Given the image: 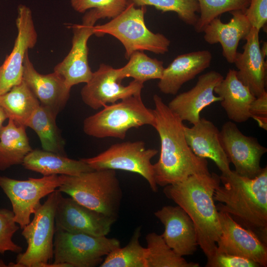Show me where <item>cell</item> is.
I'll use <instances>...</instances> for the list:
<instances>
[{
    "label": "cell",
    "mask_w": 267,
    "mask_h": 267,
    "mask_svg": "<svg viewBox=\"0 0 267 267\" xmlns=\"http://www.w3.org/2000/svg\"><path fill=\"white\" fill-rule=\"evenodd\" d=\"M153 101L154 128L161 142L159 159L153 164L157 185L164 187L193 175L209 174L207 159L197 156L188 146L183 121L158 95H154Z\"/></svg>",
    "instance_id": "6da1fadb"
},
{
    "label": "cell",
    "mask_w": 267,
    "mask_h": 267,
    "mask_svg": "<svg viewBox=\"0 0 267 267\" xmlns=\"http://www.w3.org/2000/svg\"><path fill=\"white\" fill-rule=\"evenodd\" d=\"M214 173L191 175L185 179L164 186V193L183 209L192 220L198 246L207 259L216 252L221 234L219 212L215 204V190L220 184Z\"/></svg>",
    "instance_id": "7a4b0ae2"
},
{
    "label": "cell",
    "mask_w": 267,
    "mask_h": 267,
    "mask_svg": "<svg viewBox=\"0 0 267 267\" xmlns=\"http://www.w3.org/2000/svg\"><path fill=\"white\" fill-rule=\"evenodd\" d=\"M220 184L213 198L218 211L225 212L251 229L267 243V167L253 178L238 175L234 170L220 176Z\"/></svg>",
    "instance_id": "3957f363"
},
{
    "label": "cell",
    "mask_w": 267,
    "mask_h": 267,
    "mask_svg": "<svg viewBox=\"0 0 267 267\" xmlns=\"http://www.w3.org/2000/svg\"><path fill=\"white\" fill-rule=\"evenodd\" d=\"M79 203L117 219L122 190L115 170H93L76 176H65L57 189Z\"/></svg>",
    "instance_id": "277c9868"
},
{
    "label": "cell",
    "mask_w": 267,
    "mask_h": 267,
    "mask_svg": "<svg viewBox=\"0 0 267 267\" xmlns=\"http://www.w3.org/2000/svg\"><path fill=\"white\" fill-rule=\"evenodd\" d=\"M146 10V6L136 8L130 0L126 9L118 16L106 23L94 26L93 35L100 37L109 34L116 38L124 46L127 59L136 51L165 54L169 51L171 42L163 34L154 33L147 27Z\"/></svg>",
    "instance_id": "5b68a950"
},
{
    "label": "cell",
    "mask_w": 267,
    "mask_h": 267,
    "mask_svg": "<svg viewBox=\"0 0 267 267\" xmlns=\"http://www.w3.org/2000/svg\"><path fill=\"white\" fill-rule=\"evenodd\" d=\"M154 125L153 110L145 106L140 94L107 105L87 117L83 122V131L86 134L96 138L124 139L132 128L144 125L154 127Z\"/></svg>",
    "instance_id": "8992f818"
},
{
    "label": "cell",
    "mask_w": 267,
    "mask_h": 267,
    "mask_svg": "<svg viewBox=\"0 0 267 267\" xmlns=\"http://www.w3.org/2000/svg\"><path fill=\"white\" fill-rule=\"evenodd\" d=\"M62 195L57 189L49 194L34 213L32 221L22 228L21 234L27 242V248L25 252L18 254L15 263H10L8 267H36L52 258L55 211Z\"/></svg>",
    "instance_id": "52a82bcc"
},
{
    "label": "cell",
    "mask_w": 267,
    "mask_h": 267,
    "mask_svg": "<svg viewBox=\"0 0 267 267\" xmlns=\"http://www.w3.org/2000/svg\"><path fill=\"white\" fill-rule=\"evenodd\" d=\"M120 247V241L115 238L55 229L53 263H66L71 267H93L100 265L104 256Z\"/></svg>",
    "instance_id": "ba28073f"
},
{
    "label": "cell",
    "mask_w": 267,
    "mask_h": 267,
    "mask_svg": "<svg viewBox=\"0 0 267 267\" xmlns=\"http://www.w3.org/2000/svg\"><path fill=\"white\" fill-rule=\"evenodd\" d=\"M156 149L146 148L141 140L112 145L97 155L81 159L93 170H119L136 173L148 182L153 192L158 191L151 160L158 153Z\"/></svg>",
    "instance_id": "9c48e42d"
},
{
    "label": "cell",
    "mask_w": 267,
    "mask_h": 267,
    "mask_svg": "<svg viewBox=\"0 0 267 267\" xmlns=\"http://www.w3.org/2000/svg\"><path fill=\"white\" fill-rule=\"evenodd\" d=\"M65 175H51L41 178H29L17 180L0 176V187L10 200L14 219L21 228L30 222L41 205V199L50 194L62 184Z\"/></svg>",
    "instance_id": "30bf717a"
},
{
    "label": "cell",
    "mask_w": 267,
    "mask_h": 267,
    "mask_svg": "<svg viewBox=\"0 0 267 267\" xmlns=\"http://www.w3.org/2000/svg\"><path fill=\"white\" fill-rule=\"evenodd\" d=\"M100 18L94 9L87 11L82 23L71 25L73 33L72 47L64 59L54 68V71L63 79L70 89L80 83H87L93 72L88 62L89 39L93 35L95 23Z\"/></svg>",
    "instance_id": "8fae6325"
},
{
    "label": "cell",
    "mask_w": 267,
    "mask_h": 267,
    "mask_svg": "<svg viewBox=\"0 0 267 267\" xmlns=\"http://www.w3.org/2000/svg\"><path fill=\"white\" fill-rule=\"evenodd\" d=\"M223 149L238 175L253 178L262 171L260 162L267 152L257 138L244 134L233 122H225L220 131Z\"/></svg>",
    "instance_id": "7c38bea8"
},
{
    "label": "cell",
    "mask_w": 267,
    "mask_h": 267,
    "mask_svg": "<svg viewBox=\"0 0 267 267\" xmlns=\"http://www.w3.org/2000/svg\"><path fill=\"white\" fill-rule=\"evenodd\" d=\"M121 82L118 69L102 63L82 89V99L87 105L97 110L118 100L141 94L143 83L134 80L125 86Z\"/></svg>",
    "instance_id": "4fadbf2b"
},
{
    "label": "cell",
    "mask_w": 267,
    "mask_h": 267,
    "mask_svg": "<svg viewBox=\"0 0 267 267\" xmlns=\"http://www.w3.org/2000/svg\"><path fill=\"white\" fill-rule=\"evenodd\" d=\"M17 36L12 51L0 66V95L8 91L22 81L23 62L28 49L37 41L32 11L21 4L16 20Z\"/></svg>",
    "instance_id": "5bb4252c"
},
{
    "label": "cell",
    "mask_w": 267,
    "mask_h": 267,
    "mask_svg": "<svg viewBox=\"0 0 267 267\" xmlns=\"http://www.w3.org/2000/svg\"><path fill=\"white\" fill-rule=\"evenodd\" d=\"M218 212L221 234L217 243L216 252L246 258L260 267H266L267 243L253 231L238 223L228 214Z\"/></svg>",
    "instance_id": "9a60e30c"
},
{
    "label": "cell",
    "mask_w": 267,
    "mask_h": 267,
    "mask_svg": "<svg viewBox=\"0 0 267 267\" xmlns=\"http://www.w3.org/2000/svg\"><path fill=\"white\" fill-rule=\"evenodd\" d=\"M116 219L89 209L71 197L61 196L55 211L56 229L106 236Z\"/></svg>",
    "instance_id": "2e32d148"
},
{
    "label": "cell",
    "mask_w": 267,
    "mask_h": 267,
    "mask_svg": "<svg viewBox=\"0 0 267 267\" xmlns=\"http://www.w3.org/2000/svg\"><path fill=\"white\" fill-rule=\"evenodd\" d=\"M223 79V76L215 71L204 74L192 89L177 95L167 105L182 121L195 124L199 121L200 113L204 108L222 101L214 94V89Z\"/></svg>",
    "instance_id": "e0dca14e"
},
{
    "label": "cell",
    "mask_w": 267,
    "mask_h": 267,
    "mask_svg": "<svg viewBox=\"0 0 267 267\" xmlns=\"http://www.w3.org/2000/svg\"><path fill=\"white\" fill-rule=\"evenodd\" d=\"M163 224L161 234L166 244L178 255H191L198 246L194 224L185 211L179 206H165L154 213Z\"/></svg>",
    "instance_id": "ac0fdd59"
},
{
    "label": "cell",
    "mask_w": 267,
    "mask_h": 267,
    "mask_svg": "<svg viewBox=\"0 0 267 267\" xmlns=\"http://www.w3.org/2000/svg\"><path fill=\"white\" fill-rule=\"evenodd\" d=\"M22 80L40 102L56 116L63 109L70 96L71 89L57 73L41 74L35 68L27 52L24 62Z\"/></svg>",
    "instance_id": "d6986e66"
},
{
    "label": "cell",
    "mask_w": 267,
    "mask_h": 267,
    "mask_svg": "<svg viewBox=\"0 0 267 267\" xmlns=\"http://www.w3.org/2000/svg\"><path fill=\"white\" fill-rule=\"evenodd\" d=\"M259 31L251 27L244 39L243 51L237 52L234 62L238 79L256 97L266 91L267 82V62L261 51Z\"/></svg>",
    "instance_id": "ffe728a7"
},
{
    "label": "cell",
    "mask_w": 267,
    "mask_h": 267,
    "mask_svg": "<svg viewBox=\"0 0 267 267\" xmlns=\"http://www.w3.org/2000/svg\"><path fill=\"white\" fill-rule=\"evenodd\" d=\"M186 142L197 156L212 160L222 175L231 171L230 162L223 149L220 137V131L211 121L200 118L191 127L184 125Z\"/></svg>",
    "instance_id": "44dd1931"
},
{
    "label": "cell",
    "mask_w": 267,
    "mask_h": 267,
    "mask_svg": "<svg viewBox=\"0 0 267 267\" xmlns=\"http://www.w3.org/2000/svg\"><path fill=\"white\" fill-rule=\"evenodd\" d=\"M232 16L230 21L223 23L218 17L212 20L204 29V39L213 44L220 43L222 54L229 63H234L239 42L249 33L252 26L242 10L230 12Z\"/></svg>",
    "instance_id": "7402d4cb"
},
{
    "label": "cell",
    "mask_w": 267,
    "mask_h": 267,
    "mask_svg": "<svg viewBox=\"0 0 267 267\" xmlns=\"http://www.w3.org/2000/svg\"><path fill=\"white\" fill-rule=\"evenodd\" d=\"M212 59V53L208 50L178 55L164 68L158 87L164 94H176L184 83L208 68Z\"/></svg>",
    "instance_id": "603a6c76"
},
{
    "label": "cell",
    "mask_w": 267,
    "mask_h": 267,
    "mask_svg": "<svg viewBox=\"0 0 267 267\" xmlns=\"http://www.w3.org/2000/svg\"><path fill=\"white\" fill-rule=\"evenodd\" d=\"M214 92L222 98L221 105L231 121L241 123L251 118L249 108L256 97L238 79L236 70L229 69Z\"/></svg>",
    "instance_id": "cb8c5ba5"
},
{
    "label": "cell",
    "mask_w": 267,
    "mask_h": 267,
    "mask_svg": "<svg viewBox=\"0 0 267 267\" xmlns=\"http://www.w3.org/2000/svg\"><path fill=\"white\" fill-rule=\"evenodd\" d=\"M22 165L26 169L44 176H76L93 170L81 159L76 160L66 156L39 149H32L25 156Z\"/></svg>",
    "instance_id": "d4e9b609"
},
{
    "label": "cell",
    "mask_w": 267,
    "mask_h": 267,
    "mask_svg": "<svg viewBox=\"0 0 267 267\" xmlns=\"http://www.w3.org/2000/svg\"><path fill=\"white\" fill-rule=\"evenodd\" d=\"M32 150L26 127L8 119L7 124L0 129V171L22 164Z\"/></svg>",
    "instance_id": "484cf974"
},
{
    "label": "cell",
    "mask_w": 267,
    "mask_h": 267,
    "mask_svg": "<svg viewBox=\"0 0 267 267\" xmlns=\"http://www.w3.org/2000/svg\"><path fill=\"white\" fill-rule=\"evenodd\" d=\"M40 105V101L23 80L8 91L0 95V106L8 119H12L18 125L26 127L30 117Z\"/></svg>",
    "instance_id": "4316f807"
},
{
    "label": "cell",
    "mask_w": 267,
    "mask_h": 267,
    "mask_svg": "<svg viewBox=\"0 0 267 267\" xmlns=\"http://www.w3.org/2000/svg\"><path fill=\"white\" fill-rule=\"evenodd\" d=\"M56 115L48 108L40 105L26 123L38 135L43 149L66 156L65 141L56 124Z\"/></svg>",
    "instance_id": "83f0119b"
},
{
    "label": "cell",
    "mask_w": 267,
    "mask_h": 267,
    "mask_svg": "<svg viewBox=\"0 0 267 267\" xmlns=\"http://www.w3.org/2000/svg\"><path fill=\"white\" fill-rule=\"evenodd\" d=\"M147 242L146 267H199V264L188 262L177 254L165 242L161 235L149 233Z\"/></svg>",
    "instance_id": "f1b7e54d"
},
{
    "label": "cell",
    "mask_w": 267,
    "mask_h": 267,
    "mask_svg": "<svg viewBox=\"0 0 267 267\" xmlns=\"http://www.w3.org/2000/svg\"><path fill=\"white\" fill-rule=\"evenodd\" d=\"M141 227H137L125 247L117 248L106 256L100 267H146V248L139 242Z\"/></svg>",
    "instance_id": "f546056e"
},
{
    "label": "cell",
    "mask_w": 267,
    "mask_h": 267,
    "mask_svg": "<svg viewBox=\"0 0 267 267\" xmlns=\"http://www.w3.org/2000/svg\"><path fill=\"white\" fill-rule=\"evenodd\" d=\"M124 66L118 68L121 80L131 77L144 83L149 80L161 78L165 68L162 61L149 57L143 51L134 52Z\"/></svg>",
    "instance_id": "4dcf8cb0"
},
{
    "label": "cell",
    "mask_w": 267,
    "mask_h": 267,
    "mask_svg": "<svg viewBox=\"0 0 267 267\" xmlns=\"http://www.w3.org/2000/svg\"><path fill=\"white\" fill-rule=\"evenodd\" d=\"M200 16L194 26L197 33L203 32L205 27L214 19L226 12L242 10L245 12L250 0H197Z\"/></svg>",
    "instance_id": "1f68e13d"
},
{
    "label": "cell",
    "mask_w": 267,
    "mask_h": 267,
    "mask_svg": "<svg viewBox=\"0 0 267 267\" xmlns=\"http://www.w3.org/2000/svg\"><path fill=\"white\" fill-rule=\"evenodd\" d=\"M138 6H152L162 12L173 11L185 24L193 26L196 24L199 6L197 0H130Z\"/></svg>",
    "instance_id": "d6a6232c"
},
{
    "label": "cell",
    "mask_w": 267,
    "mask_h": 267,
    "mask_svg": "<svg viewBox=\"0 0 267 267\" xmlns=\"http://www.w3.org/2000/svg\"><path fill=\"white\" fill-rule=\"evenodd\" d=\"M73 9L80 13L94 9L100 19H113L124 11L130 0H70Z\"/></svg>",
    "instance_id": "836d02e7"
},
{
    "label": "cell",
    "mask_w": 267,
    "mask_h": 267,
    "mask_svg": "<svg viewBox=\"0 0 267 267\" xmlns=\"http://www.w3.org/2000/svg\"><path fill=\"white\" fill-rule=\"evenodd\" d=\"M14 217L12 211L0 209V254L7 251L19 254L22 251L21 247L12 240L13 235L19 228Z\"/></svg>",
    "instance_id": "e575fe53"
},
{
    "label": "cell",
    "mask_w": 267,
    "mask_h": 267,
    "mask_svg": "<svg viewBox=\"0 0 267 267\" xmlns=\"http://www.w3.org/2000/svg\"><path fill=\"white\" fill-rule=\"evenodd\" d=\"M206 267H259L253 261L242 257L216 252L207 259Z\"/></svg>",
    "instance_id": "d590c367"
},
{
    "label": "cell",
    "mask_w": 267,
    "mask_h": 267,
    "mask_svg": "<svg viewBox=\"0 0 267 267\" xmlns=\"http://www.w3.org/2000/svg\"><path fill=\"white\" fill-rule=\"evenodd\" d=\"M244 13L252 27L260 31L267 22V0H250Z\"/></svg>",
    "instance_id": "8d00e7d4"
},
{
    "label": "cell",
    "mask_w": 267,
    "mask_h": 267,
    "mask_svg": "<svg viewBox=\"0 0 267 267\" xmlns=\"http://www.w3.org/2000/svg\"><path fill=\"white\" fill-rule=\"evenodd\" d=\"M250 118L254 119L259 126L267 130V92L265 91L252 102L249 108Z\"/></svg>",
    "instance_id": "74e56055"
},
{
    "label": "cell",
    "mask_w": 267,
    "mask_h": 267,
    "mask_svg": "<svg viewBox=\"0 0 267 267\" xmlns=\"http://www.w3.org/2000/svg\"><path fill=\"white\" fill-rule=\"evenodd\" d=\"M6 119H8V116L3 109L0 106V129L2 127L3 123Z\"/></svg>",
    "instance_id": "f35d334b"
},
{
    "label": "cell",
    "mask_w": 267,
    "mask_h": 267,
    "mask_svg": "<svg viewBox=\"0 0 267 267\" xmlns=\"http://www.w3.org/2000/svg\"><path fill=\"white\" fill-rule=\"evenodd\" d=\"M261 51L263 56L265 58L267 53V43L266 42L263 43L262 47H261Z\"/></svg>",
    "instance_id": "ab89813d"
},
{
    "label": "cell",
    "mask_w": 267,
    "mask_h": 267,
    "mask_svg": "<svg viewBox=\"0 0 267 267\" xmlns=\"http://www.w3.org/2000/svg\"><path fill=\"white\" fill-rule=\"evenodd\" d=\"M7 267V266H6L2 260H0V267Z\"/></svg>",
    "instance_id": "60d3db41"
}]
</instances>
